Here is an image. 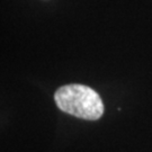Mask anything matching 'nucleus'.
I'll use <instances>...</instances> for the list:
<instances>
[{
  "mask_svg": "<svg viewBox=\"0 0 152 152\" xmlns=\"http://www.w3.org/2000/svg\"><path fill=\"white\" fill-rule=\"evenodd\" d=\"M54 99L61 110L83 120H98L104 113L102 98L94 89L83 85H68L59 88Z\"/></svg>",
  "mask_w": 152,
  "mask_h": 152,
  "instance_id": "f257e3e1",
  "label": "nucleus"
}]
</instances>
